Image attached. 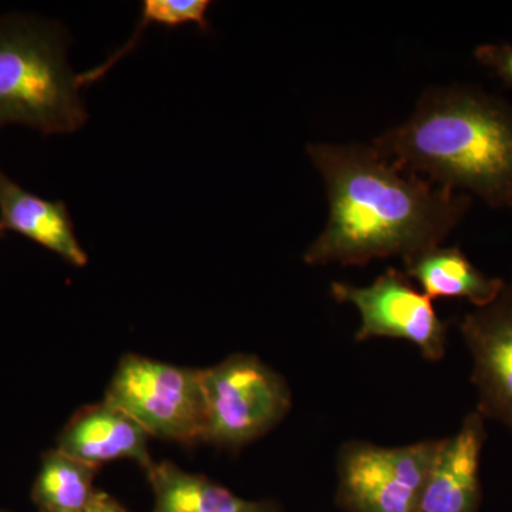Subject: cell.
I'll return each instance as SVG.
<instances>
[{
	"instance_id": "6da1fadb",
	"label": "cell",
	"mask_w": 512,
	"mask_h": 512,
	"mask_svg": "<svg viewBox=\"0 0 512 512\" xmlns=\"http://www.w3.org/2000/svg\"><path fill=\"white\" fill-rule=\"evenodd\" d=\"M322 175L328 224L303 261L360 266L400 256L404 264L440 247L466 218L473 197L406 173L372 146L309 144Z\"/></svg>"
},
{
	"instance_id": "7a4b0ae2",
	"label": "cell",
	"mask_w": 512,
	"mask_h": 512,
	"mask_svg": "<svg viewBox=\"0 0 512 512\" xmlns=\"http://www.w3.org/2000/svg\"><path fill=\"white\" fill-rule=\"evenodd\" d=\"M370 146L431 184L512 208V104L476 84L429 87L412 116Z\"/></svg>"
},
{
	"instance_id": "ac0fdd59",
	"label": "cell",
	"mask_w": 512,
	"mask_h": 512,
	"mask_svg": "<svg viewBox=\"0 0 512 512\" xmlns=\"http://www.w3.org/2000/svg\"><path fill=\"white\" fill-rule=\"evenodd\" d=\"M3 237H5V234H3L2 231H0V238H3Z\"/></svg>"
},
{
	"instance_id": "30bf717a",
	"label": "cell",
	"mask_w": 512,
	"mask_h": 512,
	"mask_svg": "<svg viewBox=\"0 0 512 512\" xmlns=\"http://www.w3.org/2000/svg\"><path fill=\"white\" fill-rule=\"evenodd\" d=\"M148 433L136 420L106 400L83 407L64 426L57 450L96 468L130 458L141 467L153 466Z\"/></svg>"
},
{
	"instance_id": "9a60e30c",
	"label": "cell",
	"mask_w": 512,
	"mask_h": 512,
	"mask_svg": "<svg viewBox=\"0 0 512 512\" xmlns=\"http://www.w3.org/2000/svg\"><path fill=\"white\" fill-rule=\"evenodd\" d=\"M211 8L208 0H146L141 10V19L138 20L133 36L128 39L126 45L114 52L109 60L94 67L90 72L79 74L80 86L92 84L100 80L104 74L113 69L114 64L128 55L138 45L143 35V30L151 25L165 26V28H177L183 25H195L201 32L210 29L207 13Z\"/></svg>"
},
{
	"instance_id": "9c48e42d",
	"label": "cell",
	"mask_w": 512,
	"mask_h": 512,
	"mask_svg": "<svg viewBox=\"0 0 512 512\" xmlns=\"http://www.w3.org/2000/svg\"><path fill=\"white\" fill-rule=\"evenodd\" d=\"M487 440L485 419L468 414L454 436L441 440L421 495L419 512H478L481 504V454Z\"/></svg>"
},
{
	"instance_id": "5b68a950",
	"label": "cell",
	"mask_w": 512,
	"mask_h": 512,
	"mask_svg": "<svg viewBox=\"0 0 512 512\" xmlns=\"http://www.w3.org/2000/svg\"><path fill=\"white\" fill-rule=\"evenodd\" d=\"M205 440L237 450L285 419L292 394L284 377L252 355H234L202 370Z\"/></svg>"
},
{
	"instance_id": "8992f818",
	"label": "cell",
	"mask_w": 512,
	"mask_h": 512,
	"mask_svg": "<svg viewBox=\"0 0 512 512\" xmlns=\"http://www.w3.org/2000/svg\"><path fill=\"white\" fill-rule=\"evenodd\" d=\"M441 440L403 447H380L366 441L343 444L336 503L348 512H419Z\"/></svg>"
},
{
	"instance_id": "277c9868",
	"label": "cell",
	"mask_w": 512,
	"mask_h": 512,
	"mask_svg": "<svg viewBox=\"0 0 512 512\" xmlns=\"http://www.w3.org/2000/svg\"><path fill=\"white\" fill-rule=\"evenodd\" d=\"M104 400L136 420L150 437L188 446L205 440L202 370L127 355Z\"/></svg>"
},
{
	"instance_id": "5bb4252c",
	"label": "cell",
	"mask_w": 512,
	"mask_h": 512,
	"mask_svg": "<svg viewBox=\"0 0 512 512\" xmlns=\"http://www.w3.org/2000/svg\"><path fill=\"white\" fill-rule=\"evenodd\" d=\"M99 468L67 456L60 450L43 454L32 488L39 512H80L96 495L94 477Z\"/></svg>"
},
{
	"instance_id": "8fae6325",
	"label": "cell",
	"mask_w": 512,
	"mask_h": 512,
	"mask_svg": "<svg viewBox=\"0 0 512 512\" xmlns=\"http://www.w3.org/2000/svg\"><path fill=\"white\" fill-rule=\"evenodd\" d=\"M0 231L15 232L74 266L87 264L66 204L26 191L0 168Z\"/></svg>"
},
{
	"instance_id": "e0dca14e",
	"label": "cell",
	"mask_w": 512,
	"mask_h": 512,
	"mask_svg": "<svg viewBox=\"0 0 512 512\" xmlns=\"http://www.w3.org/2000/svg\"><path fill=\"white\" fill-rule=\"evenodd\" d=\"M80 512H128L126 508L121 507L119 503H117L114 498H111L110 495L106 493H101V491H97L96 495L90 504L87 505L84 510Z\"/></svg>"
},
{
	"instance_id": "52a82bcc",
	"label": "cell",
	"mask_w": 512,
	"mask_h": 512,
	"mask_svg": "<svg viewBox=\"0 0 512 512\" xmlns=\"http://www.w3.org/2000/svg\"><path fill=\"white\" fill-rule=\"evenodd\" d=\"M330 295L359 311L357 342L375 338L407 340L429 362H440L446 356L448 325L406 272L389 268L365 288L333 282Z\"/></svg>"
},
{
	"instance_id": "3957f363",
	"label": "cell",
	"mask_w": 512,
	"mask_h": 512,
	"mask_svg": "<svg viewBox=\"0 0 512 512\" xmlns=\"http://www.w3.org/2000/svg\"><path fill=\"white\" fill-rule=\"evenodd\" d=\"M66 49L64 30L55 23L0 18V128L23 124L49 136L86 124L79 74L67 64Z\"/></svg>"
},
{
	"instance_id": "2e32d148",
	"label": "cell",
	"mask_w": 512,
	"mask_h": 512,
	"mask_svg": "<svg viewBox=\"0 0 512 512\" xmlns=\"http://www.w3.org/2000/svg\"><path fill=\"white\" fill-rule=\"evenodd\" d=\"M474 57L481 66L490 69L504 87H512V45L510 43H487L474 50Z\"/></svg>"
},
{
	"instance_id": "7c38bea8",
	"label": "cell",
	"mask_w": 512,
	"mask_h": 512,
	"mask_svg": "<svg viewBox=\"0 0 512 512\" xmlns=\"http://www.w3.org/2000/svg\"><path fill=\"white\" fill-rule=\"evenodd\" d=\"M154 493L153 512H282L272 501H248L210 478L191 474L170 463L147 470Z\"/></svg>"
},
{
	"instance_id": "4fadbf2b",
	"label": "cell",
	"mask_w": 512,
	"mask_h": 512,
	"mask_svg": "<svg viewBox=\"0 0 512 512\" xmlns=\"http://www.w3.org/2000/svg\"><path fill=\"white\" fill-rule=\"evenodd\" d=\"M406 275L419 282L430 299H467L484 308L503 291L505 281L481 272L458 247H437L404 264Z\"/></svg>"
},
{
	"instance_id": "ba28073f",
	"label": "cell",
	"mask_w": 512,
	"mask_h": 512,
	"mask_svg": "<svg viewBox=\"0 0 512 512\" xmlns=\"http://www.w3.org/2000/svg\"><path fill=\"white\" fill-rule=\"evenodd\" d=\"M458 329L473 357L476 412L512 431V276L494 302L464 315Z\"/></svg>"
}]
</instances>
